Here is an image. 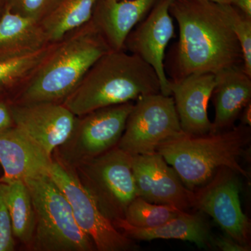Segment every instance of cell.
<instances>
[{"label":"cell","mask_w":251,"mask_h":251,"mask_svg":"<svg viewBox=\"0 0 251 251\" xmlns=\"http://www.w3.org/2000/svg\"><path fill=\"white\" fill-rule=\"evenodd\" d=\"M172 17L179 26L177 42L165 57L169 80L195 74H217L243 67V54L224 4L206 0H173Z\"/></svg>","instance_id":"1"},{"label":"cell","mask_w":251,"mask_h":251,"mask_svg":"<svg viewBox=\"0 0 251 251\" xmlns=\"http://www.w3.org/2000/svg\"><path fill=\"white\" fill-rule=\"evenodd\" d=\"M158 93L161 84L151 66L125 50H110L94 63L62 103L80 117Z\"/></svg>","instance_id":"2"},{"label":"cell","mask_w":251,"mask_h":251,"mask_svg":"<svg viewBox=\"0 0 251 251\" xmlns=\"http://www.w3.org/2000/svg\"><path fill=\"white\" fill-rule=\"evenodd\" d=\"M110 50L90 21L55 43L49 55L15 93L11 101L62 103L94 63Z\"/></svg>","instance_id":"3"},{"label":"cell","mask_w":251,"mask_h":251,"mask_svg":"<svg viewBox=\"0 0 251 251\" xmlns=\"http://www.w3.org/2000/svg\"><path fill=\"white\" fill-rule=\"evenodd\" d=\"M251 137L250 126L241 124L227 131L181 135L162 143L156 151L171 165L183 184L193 191L209 181L220 168H228L249 177L240 160Z\"/></svg>","instance_id":"4"},{"label":"cell","mask_w":251,"mask_h":251,"mask_svg":"<svg viewBox=\"0 0 251 251\" xmlns=\"http://www.w3.org/2000/svg\"><path fill=\"white\" fill-rule=\"evenodd\" d=\"M24 181L30 193L35 216L28 250L97 251L90 237L77 226L65 195L49 175Z\"/></svg>","instance_id":"5"},{"label":"cell","mask_w":251,"mask_h":251,"mask_svg":"<svg viewBox=\"0 0 251 251\" xmlns=\"http://www.w3.org/2000/svg\"><path fill=\"white\" fill-rule=\"evenodd\" d=\"M79 182L112 221L124 219L137 196L132 156L116 146L73 168Z\"/></svg>","instance_id":"6"},{"label":"cell","mask_w":251,"mask_h":251,"mask_svg":"<svg viewBox=\"0 0 251 251\" xmlns=\"http://www.w3.org/2000/svg\"><path fill=\"white\" fill-rule=\"evenodd\" d=\"M133 104L111 105L77 117L72 134L54 151H57L54 159L73 169L116 147Z\"/></svg>","instance_id":"7"},{"label":"cell","mask_w":251,"mask_h":251,"mask_svg":"<svg viewBox=\"0 0 251 251\" xmlns=\"http://www.w3.org/2000/svg\"><path fill=\"white\" fill-rule=\"evenodd\" d=\"M184 134L173 97L148 94L133 104L117 146L131 156L150 154L167 140Z\"/></svg>","instance_id":"8"},{"label":"cell","mask_w":251,"mask_h":251,"mask_svg":"<svg viewBox=\"0 0 251 251\" xmlns=\"http://www.w3.org/2000/svg\"><path fill=\"white\" fill-rule=\"evenodd\" d=\"M49 175L65 195L77 226L92 239L97 251H129L138 249L133 239L114 226L79 182L74 171L54 159Z\"/></svg>","instance_id":"9"},{"label":"cell","mask_w":251,"mask_h":251,"mask_svg":"<svg viewBox=\"0 0 251 251\" xmlns=\"http://www.w3.org/2000/svg\"><path fill=\"white\" fill-rule=\"evenodd\" d=\"M237 173L228 168L218 170L195 195V207L211 216L227 237L249 245L251 223L241 205Z\"/></svg>","instance_id":"10"},{"label":"cell","mask_w":251,"mask_h":251,"mask_svg":"<svg viewBox=\"0 0 251 251\" xmlns=\"http://www.w3.org/2000/svg\"><path fill=\"white\" fill-rule=\"evenodd\" d=\"M173 1L158 0L146 17L127 36L123 49L154 69L161 84V93L166 96H171L164 61L167 47L175 36L173 17L170 13Z\"/></svg>","instance_id":"11"},{"label":"cell","mask_w":251,"mask_h":251,"mask_svg":"<svg viewBox=\"0 0 251 251\" xmlns=\"http://www.w3.org/2000/svg\"><path fill=\"white\" fill-rule=\"evenodd\" d=\"M15 126L49 156L72 134L77 116L62 103H16L11 101Z\"/></svg>","instance_id":"12"},{"label":"cell","mask_w":251,"mask_h":251,"mask_svg":"<svg viewBox=\"0 0 251 251\" xmlns=\"http://www.w3.org/2000/svg\"><path fill=\"white\" fill-rule=\"evenodd\" d=\"M137 196L154 204L186 211L195 207V195L159 153L132 156Z\"/></svg>","instance_id":"13"},{"label":"cell","mask_w":251,"mask_h":251,"mask_svg":"<svg viewBox=\"0 0 251 251\" xmlns=\"http://www.w3.org/2000/svg\"><path fill=\"white\" fill-rule=\"evenodd\" d=\"M215 85V75L195 74L179 81L170 80V90L181 130L188 135L212 133L207 107Z\"/></svg>","instance_id":"14"},{"label":"cell","mask_w":251,"mask_h":251,"mask_svg":"<svg viewBox=\"0 0 251 251\" xmlns=\"http://www.w3.org/2000/svg\"><path fill=\"white\" fill-rule=\"evenodd\" d=\"M53 162L36 143L17 127L0 130V164L3 183L49 175Z\"/></svg>","instance_id":"15"},{"label":"cell","mask_w":251,"mask_h":251,"mask_svg":"<svg viewBox=\"0 0 251 251\" xmlns=\"http://www.w3.org/2000/svg\"><path fill=\"white\" fill-rule=\"evenodd\" d=\"M157 1L98 0L91 21L111 50H121L127 36Z\"/></svg>","instance_id":"16"},{"label":"cell","mask_w":251,"mask_h":251,"mask_svg":"<svg viewBox=\"0 0 251 251\" xmlns=\"http://www.w3.org/2000/svg\"><path fill=\"white\" fill-rule=\"evenodd\" d=\"M215 108L212 133L230 128L251 103V76L242 67L224 69L215 75L211 97Z\"/></svg>","instance_id":"17"},{"label":"cell","mask_w":251,"mask_h":251,"mask_svg":"<svg viewBox=\"0 0 251 251\" xmlns=\"http://www.w3.org/2000/svg\"><path fill=\"white\" fill-rule=\"evenodd\" d=\"M114 226L127 237L140 241L176 239L196 244L201 249L212 247L209 226L202 216L183 211L179 216L158 227L141 228L127 224L123 219L112 221Z\"/></svg>","instance_id":"18"},{"label":"cell","mask_w":251,"mask_h":251,"mask_svg":"<svg viewBox=\"0 0 251 251\" xmlns=\"http://www.w3.org/2000/svg\"><path fill=\"white\" fill-rule=\"evenodd\" d=\"M49 44L40 23L16 14L5 5L0 14V54L40 49Z\"/></svg>","instance_id":"19"},{"label":"cell","mask_w":251,"mask_h":251,"mask_svg":"<svg viewBox=\"0 0 251 251\" xmlns=\"http://www.w3.org/2000/svg\"><path fill=\"white\" fill-rule=\"evenodd\" d=\"M98 0H59L40 23L48 41L54 44L87 24Z\"/></svg>","instance_id":"20"},{"label":"cell","mask_w":251,"mask_h":251,"mask_svg":"<svg viewBox=\"0 0 251 251\" xmlns=\"http://www.w3.org/2000/svg\"><path fill=\"white\" fill-rule=\"evenodd\" d=\"M54 44L33 50L0 54V94L18 92L53 49Z\"/></svg>","instance_id":"21"},{"label":"cell","mask_w":251,"mask_h":251,"mask_svg":"<svg viewBox=\"0 0 251 251\" xmlns=\"http://www.w3.org/2000/svg\"><path fill=\"white\" fill-rule=\"evenodd\" d=\"M4 184L13 234L14 238L27 248L31 242L35 226L34 206L29 188L23 180Z\"/></svg>","instance_id":"22"},{"label":"cell","mask_w":251,"mask_h":251,"mask_svg":"<svg viewBox=\"0 0 251 251\" xmlns=\"http://www.w3.org/2000/svg\"><path fill=\"white\" fill-rule=\"evenodd\" d=\"M183 211L175 206L154 204L136 196L127 207L123 219L134 227L151 228L166 224Z\"/></svg>","instance_id":"23"},{"label":"cell","mask_w":251,"mask_h":251,"mask_svg":"<svg viewBox=\"0 0 251 251\" xmlns=\"http://www.w3.org/2000/svg\"><path fill=\"white\" fill-rule=\"evenodd\" d=\"M243 54V69L251 76V16L232 4H224Z\"/></svg>","instance_id":"24"},{"label":"cell","mask_w":251,"mask_h":251,"mask_svg":"<svg viewBox=\"0 0 251 251\" xmlns=\"http://www.w3.org/2000/svg\"><path fill=\"white\" fill-rule=\"evenodd\" d=\"M59 0H6L11 11L38 23H41L53 9Z\"/></svg>","instance_id":"25"},{"label":"cell","mask_w":251,"mask_h":251,"mask_svg":"<svg viewBox=\"0 0 251 251\" xmlns=\"http://www.w3.org/2000/svg\"><path fill=\"white\" fill-rule=\"evenodd\" d=\"M4 183L0 181V251H14V236L6 201Z\"/></svg>","instance_id":"26"},{"label":"cell","mask_w":251,"mask_h":251,"mask_svg":"<svg viewBox=\"0 0 251 251\" xmlns=\"http://www.w3.org/2000/svg\"><path fill=\"white\" fill-rule=\"evenodd\" d=\"M212 247L217 248L222 251H249L251 247L249 245H244L236 242L229 237H218L212 238Z\"/></svg>","instance_id":"27"},{"label":"cell","mask_w":251,"mask_h":251,"mask_svg":"<svg viewBox=\"0 0 251 251\" xmlns=\"http://www.w3.org/2000/svg\"><path fill=\"white\" fill-rule=\"evenodd\" d=\"M14 126L11 111V100L0 99V130Z\"/></svg>","instance_id":"28"},{"label":"cell","mask_w":251,"mask_h":251,"mask_svg":"<svg viewBox=\"0 0 251 251\" xmlns=\"http://www.w3.org/2000/svg\"><path fill=\"white\" fill-rule=\"evenodd\" d=\"M231 4L233 5L244 14L251 16V0H232Z\"/></svg>","instance_id":"29"},{"label":"cell","mask_w":251,"mask_h":251,"mask_svg":"<svg viewBox=\"0 0 251 251\" xmlns=\"http://www.w3.org/2000/svg\"><path fill=\"white\" fill-rule=\"evenodd\" d=\"M241 124L243 125L251 126V104L249 103L241 112Z\"/></svg>","instance_id":"30"},{"label":"cell","mask_w":251,"mask_h":251,"mask_svg":"<svg viewBox=\"0 0 251 251\" xmlns=\"http://www.w3.org/2000/svg\"><path fill=\"white\" fill-rule=\"evenodd\" d=\"M206 1H212V2L217 3L221 4H231L232 0H206Z\"/></svg>","instance_id":"31"},{"label":"cell","mask_w":251,"mask_h":251,"mask_svg":"<svg viewBox=\"0 0 251 251\" xmlns=\"http://www.w3.org/2000/svg\"><path fill=\"white\" fill-rule=\"evenodd\" d=\"M6 0H0V14L4 9L5 5H6Z\"/></svg>","instance_id":"32"}]
</instances>
